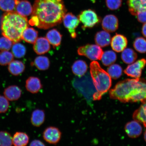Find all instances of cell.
<instances>
[{"mask_svg": "<svg viewBox=\"0 0 146 146\" xmlns=\"http://www.w3.org/2000/svg\"><path fill=\"white\" fill-rule=\"evenodd\" d=\"M116 60V54L112 50H107L104 52L101 59L103 64L106 66L113 64Z\"/></svg>", "mask_w": 146, "mask_h": 146, "instance_id": "83f0119b", "label": "cell"}, {"mask_svg": "<svg viewBox=\"0 0 146 146\" xmlns=\"http://www.w3.org/2000/svg\"><path fill=\"white\" fill-rule=\"evenodd\" d=\"M29 23L48 29L60 24L66 12L63 0H36Z\"/></svg>", "mask_w": 146, "mask_h": 146, "instance_id": "6da1fadb", "label": "cell"}, {"mask_svg": "<svg viewBox=\"0 0 146 146\" xmlns=\"http://www.w3.org/2000/svg\"><path fill=\"white\" fill-rule=\"evenodd\" d=\"M143 104L135 111L133 115V118L136 121L143 124L146 127V103Z\"/></svg>", "mask_w": 146, "mask_h": 146, "instance_id": "4316f807", "label": "cell"}, {"mask_svg": "<svg viewBox=\"0 0 146 146\" xmlns=\"http://www.w3.org/2000/svg\"><path fill=\"white\" fill-rule=\"evenodd\" d=\"M142 103H146V98L141 102Z\"/></svg>", "mask_w": 146, "mask_h": 146, "instance_id": "7bdbcfd3", "label": "cell"}, {"mask_svg": "<svg viewBox=\"0 0 146 146\" xmlns=\"http://www.w3.org/2000/svg\"><path fill=\"white\" fill-rule=\"evenodd\" d=\"M25 88L29 92L33 94H36L40 90L42 85L39 78L30 76L26 80Z\"/></svg>", "mask_w": 146, "mask_h": 146, "instance_id": "e0dca14e", "label": "cell"}, {"mask_svg": "<svg viewBox=\"0 0 146 146\" xmlns=\"http://www.w3.org/2000/svg\"><path fill=\"white\" fill-rule=\"evenodd\" d=\"M128 41L123 35L116 34L111 40V46L113 50L116 52H122L126 48Z\"/></svg>", "mask_w": 146, "mask_h": 146, "instance_id": "7c38bea8", "label": "cell"}, {"mask_svg": "<svg viewBox=\"0 0 146 146\" xmlns=\"http://www.w3.org/2000/svg\"><path fill=\"white\" fill-rule=\"evenodd\" d=\"M136 53L132 48H125L122 52L121 58L123 62L127 64H131L134 62L137 58Z\"/></svg>", "mask_w": 146, "mask_h": 146, "instance_id": "484cf974", "label": "cell"}, {"mask_svg": "<svg viewBox=\"0 0 146 146\" xmlns=\"http://www.w3.org/2000/svg\"><path fill=\"white\" fill-rule=\"evenodd\" d=\"M10 106L9 100L5 96L0 95V113H6Z\"/></svg>", "mask_w": 146, "mask_h": 146, "instance_id": "74e56055", "label": "cell"}, {"mask_svg": "<svg viewBox=\"0 0 146 146\" xmlns=\"http://www.w3.org/2000/svg\"><path fill=\"white\" fill-rule=\"evenodd\" d=\"M127 5L129 12L133 16L146 10V0H127Z\"/></svg>", "mask_w": 146, "mask_h": 146, "instance_id": "4fadbf2b", "label": "cell"}, {"mask_svg": "<svg viewBox=\"0 0 146 146\" xmlns=\"http://www.w3.org/2000/svg\"><path fill=\"white\" fill-rule=\"evenodd\" d=\"M106 5L108 8L112 11L118 10L122 4V0H106Z\"/></svg>", "mask_w": 146, "mask_h": 146, "instance_id": "8d00e7d4", "label": "cell"}, {"mask_svg": "<svg viewBox=\"0 0 146 146\" xmlns=\"http://www.w3.org/2000/svg\"><path fill=\"white\" fill-rule=\"evenodd\" d=\"M30 146H45L44 143L39 140H35L31 142Z\"/></svg>", "mask_w": 146, "mask_h": 146, "instance_id": "ab89813d", "label": "cell"}, {"mask_svg": "<svg viewBox=\"0 0 146 146\" xmlns=\"http://www.w3.org/2000/svg\"><path fill=\"white\" fill-rule=\"evenodd\" d=\"M146 98V82L144 80L139 79L129 102H142Z\"/></svg>", "mask_w": 146, "mask_h": 146, "instance_id": "30bf717a", "label": "cell"}, {"mask_svg": "<svg viewBox=\"0 0 146 146\" xmlns=\"http://www.w3.org/2000/svg\"><path fill=\"white\" fill-rule=\"evenodd\" d=\"M135 50L141 53L146 52V40L143 37L137 38L133 42Z\"/></svg>", "mask_w": 146, "mask_h": 146, "instance_id": "d6a6232c", "label": "cell"}, {"mask_svg": "<svg viewBox=\"0 0 146 146\" xmlns=\"http://www.w3.org/2000/svg\"><path fill=\"white\" fill-rule=\"evenodd\" d=\"M26 17L15 11L5 12L1 18V28L3 36L14 43L22 39L23 32L28 26Z\"/></svg>", "mask_w": 146, "mask_h": 146, "instance_id": "7a4b0ae2", "label": "cell"}, {"mask_svg": "<svg viewBox=\"0 0 146 146\" xmlns=\"http://www.w3.org/2000/svg\"><path fill=\"white\" fill-rule=\"evenodd\" d=\"M50 43L46 38L42 37L38 38L34 43V50L38 54H44L50 50Z\"/></svg>", "mask_w": 146, "mask_h": 146, "instance_id": "9a60e30c", "label": "cell"}, {"mask_svg": "<svg viewBox=\"0 0 146 146\" xmlns=\"http://www.w3.org/2000/svg\"><path fill=\"white\" fill-rule=\"evenodd\" d=\"M141 32L143 35L146 38V23H144L142 26Z\"/></svg>", "mask_w": 146, "mask_h": 146, "instance_id": "60d3db41", "label": "cell"}, {"mask_svg": "<svg viewBox=\"0 0 146 146\" xmlns=\"http://www.w3.org/2000/svg\"><path fill=\"white\" fill-rule=\"evenodd\" d=\"M29 141L28 135L23 132H16L12 137L13 144L15 146H26Z\"/></svg>", "mask_w": 146, "mask_h": 146, "instance_id": "cb8c5ba5", "label": "cell"}, {"mask_svg": "<svg viewBox=\"0 0 146 146\" xmlns=\"http://www.w3.org/2000/svg\"><path fill=\"white\" fill-rule=\"evenodd\" d=\"M90 72L96 90L93 95V99L100 100L110 88L112 80L108 73L102 68L98 62L93 61L90 63Z\"/></svg>", "mask_w": 146, "mask_h": 146, "instance_id": "3957f363", "label": "cell"}, {"mask_svg": "<svg viewBox=\"0 0 146 146\" xmlns=\"http://www.w3.org/2000/svg\"><path fill=\"white\" fill-rule=\"evenodd\" d=\"M102 28L108 33H113L117 30L119 26L118 19L113 15H106L102 21Z\"/></svg>", "mask_w": 146, "mask_h": 146, "instance_id": "8fae6325", "label": "cell"}, {"mask_svg": "<svg viewBox=\"0 0 146 146\" xmlns=\"http://www.w3.org/2000/svg\"><path fill=\"white\" fill-rule=\"evenodd\" d=\"M87 69V64L82 60H78L75 62L72 66L73 74L79 77H82L85 75Z\"/></svg>", "mask_w": 146, "mask_h": 146, "instance_id": "44dd1931", "label": "cell"}, {"mask_svg": "<svg viewBox=\"0 0 146 146\" xmlns=\"http://www.w3.org/2000/svg\"><path fill=\"white\" fill-rule=\"evenodd\" d=\"M16 12L24 17H26L32 14L33 8L30 2L26 0H18L16 5Z\"/></svg>", "mask_w": 146, "mask_h": 146, "instance_id": "5bb4252c", "label": "cell"}, {"mask_svg": "<svg viewBox=\"0 0 146 146\" xmlns=\"http://www.w3.org/2000/svg\"><path fill=\"white\" fill-rule=\"evenodd\" d=\"M62 133L60 129L54 127H47L44 131L43 137L44 139L49 143L56 145L61 139Z\"/></svg>", "mask_w": 146, "mask_h": 146, "instance_id": "9c48e42d", "label": "cell"}, {"mask_svg": "<svg viewBox=\"0 0 146 146\" xmlns=\"http://www.w3.org/2000/svg\"><path fill=\"white\" fill-rule=\"evenodd\" d=\"M144 138H145V141L146 142V129L145 133V134H144Z\"/></svg>", "mask_w": 146, "mask_h": 146, "instance_id": "b9f144b4", "label": "cell"}, {"mask_svg": "<svg viewBox=\"0 0 146 146\" xmlns=\"http://www.w3.org/2000/svg\"><path fill=\"white\" fill-rule=\"evenodd\" d=\"M13 54L16 58H20L23 57L26 53V49L25 46L21 43H15L12 47Z\"/></svg>", "mask_w": 146, "mask_h": 146, "instance_id": "1f68e13d", "label": "cell"}, {"mask_svg": "<svg viewBox=\"0 0 146 146\" xmlns=\"http://www.w3.org/2000/svg\"><path fill=\"white\" fill-rule=\"evenodd\" d=\"M62 36L56 29H52L47 32L46 38L49 43L54 47L59 46L61 44Z\"/></svg>", "mask_w": 146, "mask_h": 146, "instance_id": "7402d4cb", "label": "cell"}, {"mask_svg": "<svg viewBox=\"0 0 146 146\" xmlns=\"http://www.w3.org/2000/svg\"><path fill=\"white\" fill-rule=\"evenodd\" d=\"M13 55L7 50L0 52V65L3 66L9 64L13 61Z\"/></svg>", "mask_w": 146, "mask_h": 146, "instance_id": "e575fe53", "label": "cell"}, {"mask_svg": "<svg viewBox=\"0 0 146 146\" xmlns=\"http://www.w3.org/2000/svg\"><path fill=\"white\" fill-rule=\"evenodd\" d=\"M78 18L83 24L84 29L92 28L101 21V19L96 13L91 9L82 12Z\"/></svg>", "mask_w": 146, "mask_h": 146, "instance_id": "8992f818", "label": "cell"}, {"mask_svg": "<svg viewBox=\"0 0 146 146\" xmlns=\"http://www.w3.org/2000/svg\"><path fill=\"white\" fill-rule=\"evenodd\" d=\"M34 64L36 68L40 70H46L50 66L48 58L45 56H39L36 58Z\"/></svg>", "mask_w": 146, "mask_h": 146, "instance_id": "f1b7e54d", "label": "cell"}, {"mask_svg": "<svg viewBox=\"0 0 146 146\" xmlns=\"http://www.w3.org/2000/svg\"><path fill=\"white\" fill-rule=\"evenodd\" d=\"M12 41L6 37L0 38V50H8L11 48Z\"/></svg>", "mask_w": 146, "mask_h": 146, "instance_id": "d590c367", "label": "cell"}, {"mask_svg": "<svg viewBox=\"0 0 146 146\" xmlns=\"http://www.w3.org/2000/svg\"><path fill=\"white\" fill-rule=\"evenodd\" d=\"M22 91L19 87L11 85L6 88L3 92L4 96L9 100L16 101L21 97Z\"/></svg>", "mask_w": 146, "mask_h": 146, "instance_id": "ac0fdd59", "label": "cell"}, {"mask_svg": "<svg viewBox=\"0 0 146 146\" xmlns=\"http://www.w3.org/2000/svg\"><path fill=\"white\" fill-rule=\"evenodd\" d=\"M78 53L80 56H85L93 61L101 60L104 52L97 45L88 44L78 48Z\"/></svg>", "mask_w": 146, "mask_h": 146, "instance_id": "5b68a950", "label": "cell"}, {"mask_svg": "<svg viewBox=\"0 0 146 146\" xmlns=\"http://www.w3.org/2000/svg\"><path fill=\"white\" fill-rule=\"evenodd\" d=\"M8 69L9 72L13 75L18 76L23 72L25 66L22 62L14 60L9 64Z\"/></svg>", "mask_w": 146, "mask_h": 146, "instance_id": "603a6c76", "label": "cell"}, {"mask_svg": "<svg viewBox=\"0 0 146 146\" xmlns=\"http://www.w3.org/2000/svg\"><path fill=\"white\" fill-rule=\"evenodd\" d=\"M64 25L68 29L71 36L73 38L76 36V29L79 25L80 21L78 18L70 13L65 14L63 19Z\"/></svg>", "mask_w": 146, "mask_h": 146, "instance_id": "ba28073f", "label": "cell"}, {"mask_svg": "<svg viewBox=\"0 0 146 146\" xmlns=\"http://www.w3.org/2000/svg\"><path fill=\"white\" fill-rule=\"evenodd\" d=\"M18 0H0V9L7 12L13 11L15 9Z\"/></svg>", "mask_w": 146, "mask_h": 146, "instance_id": "4dcf8cb0", "label": "cell"}, {"mask_svg": "<svg viewBox=\"0 0 146 146\" xmlns=\"http://www.w3.org/2000/svg\"><path fill=\"white\" fill-rule=\"evenodd\" d=\"M111 40L110 35L105 31L97 33L95 36V41L96 44L100 47L108 46L110 44Z\"/></svg>", "mask_w": 146, "mask_h": 146, "instance_id": "d6986e66", "label": "cell"}, {"mask_svg": "<svg viewBox=\"0 0 146 146\" xmlns=\"http://www.w3.org/2000/svg\"><path fill=\"white\" fill-rule=\"evenodd\" d=\"M107 72L111 78L114 79H117L122 75L123 69L119 65L113 64L107 69Z\"/></svg>", "mask_w": 146, "mask_h": 146, "instance_id": "f546056e", "label": "cell"}, {"mask_svg": "<svg viewBox=\"0 0 146 146\" xmlns=\"http://www.w3.org/2000/svg\"><path fill=\"white\" fill-rule=\"evenodd\" d=\"M125 129L127 135L132 138L138 137L142 132L141 125L136 120L127 123L125 126Z\"/></svg>", "mask_w": 146, "mask_h": 146, "instance_id": "2e32d148", "label": "cell"}, {"mask_svg": "<svg viewBox=\"0 0 146 146\" xmlns=\"http://www.w3.org/2000/svg\"><path fill=\"white\" fill-rule=\"evenodd\" d=\"M139 78L127 79L119 82L110 91L111 99L117 100L123 103L129 102Z\"/></svg>", "mask_w": 146, "mask_h": 146, "instance_id": "277c9868", "label": "cell"}, {"mask_svg": "<svg viewBox=\"0 0 146 146\" xmlns=\"http://www.w3.org/2000/svg\"><path fill=\"white\" fill-rule=\"evenodd\" d=\"M136 16L139 22L143 23H146V10L138 13Z\"/></svg>", "mask_w": 146, "mask_h": 146, "instance_id": "f35d334b", "label": "cell"}, {"mask_svg": "<svg viewBox=\"0 0 146 146\" xmlns=\"http://www.w3.org/2000/svg\"><path fill=\"white\" fill-rule=\"evenodd\" d=\"M45 113L42 110L36 109L33 111L31 118L32 125L35 127H39L44 123Z\"/></svg>", "mask_w": 146, "mask_h": 146, "instance_id": "ffe728a7", "label": "cell"}, {"mask_svg": "<svg viewBox=\"0 0 146 146\" xmlns=\"http://www.w3.org/2000/svg\"><path fill=\"white\" fill-rule=\"evenodd\" d=\"M38 32L34 28L27 27L24 31L22 36V39L27 42L34 44L37 39Z\"/></svg>", "mask_w": 146, "mask_h": 146, "instance_id": "d4e9b609", "label": "cell"}, {"mask_svg": "<svg viewBox=\"0 0 146 146\" xmlns=\"http://www.w3.org/2000/svg\"><path fill=\"white\" fill-rule=\"evenodd\" d=\"M13 145L12 137L10 133L7 131H0V146H11Z\"/></svg>", "mask_w": 146, "mask_h": 146, "instance_id": "836d02e7", "label": "cell"}, {"mask_svg": "<svg viewBox=\"0 0 146 146\" xmlns=\"http://www.w3.org/2000/svg\"><path fill=\"white\" fill-rule=\"evenodd\" d=\"M146 64V59L143 58L129 65L124 71V72L131 77L139 78L141 75L142 69Z\"/></svg>", "mask_w": 146, "mask_h": 146, "instance_id": "52a82bcc", "label": "cell"}]
</instances>
